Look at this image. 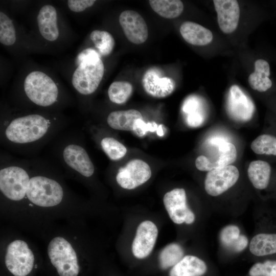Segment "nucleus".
<instances>
[{
	"mask_svg": "<svg viewBox=\"0 0 276 276\" xmlns=\"http://www.w3.org/2000/svg\"><path fill=\"white\" fill-rule=\"evenodd\" d=\"M67 123L60 112L18 109L9 107L1 114V143L19 152L37 150Z\"/></svg>",
	"mask_w": 276,
	"mask_h": 276,
	"instance_id": "1",
	"label": "nucleus"
},
{
	"mask_svg": "<svg viewBox=\"0 0 276 276\" xmlns=\"http://www.w3.org/2000/svg\"><path fill=\"white\" fill-rule=\"evenodd\" d=\"M13 108L60 112L71 98L51 73L32 67L22 75L13 93Z\"/></svg>",
	"mask_w": 276,
	"mask_h": 276,
	"instance_id": "2",
	"label": "nucleus"
},
{
	"mask_svg": "<svg viewBox=\"0 0 276 276\" xmlns=\"http://www.w3.org/2000/svg\"><path fill=\"white\" fill-rule=\"evenodd\" d=\"M52 166L37 159L30 160V179L26 186V199L39 207L50 208L60 204L64 197L61 183L49 172Z\"/></svg>",
	"mask_w": 276,
	"mask_h": 276,
	"instance_id": "3",
	"label": "nucleus"
},
{
	"mask_svg": "<svg viewBox=\"0 0 276 276\" xmlns=\"http://www.w3.org/2000/svg\"><path fill=\"white\" fill-rule=\"evenodd\" d=\"M101 57L96 49L90 47L84 48L76 56L71 83L79 101L81 98L93 94L99 87L105 72Z\"/></svg>",
	"mask_w": 276,
	"mask_h": 276,
	"instance_id": "4",
	"label": "nucleus"
},
{
	"mask_svg": "<svg viewBox=\"0 0 276 276\" xmlns=\"http://www.w3.org/2000/svg\"><path fill=\"white\" fill-rule=\"evenodd\" d=\"M56 154L62 167L68 172L80 178H89L94 175V165L78 139L61 140L56 148Z\"/></svg>",
	"mask_w": 276,
	"mask_h": 276,
	"instance_id": "5",
	"label": "nucleus"
},
{
	"mask_svg": "<svg viewBox=\"0 0 276 276\" xmlns=\"http://www.w3.org/2000/svg\"><path fill=\"white\" fill-rule=\"evenodd\" d=\"M64 29L59 10L51 4L42 5L38 9L35 19V39H36L34 45L37 38H39L36 42L35 47H37L38 40L43 47L59 44L66 36L65 33L66 31Z\"/></svg>",
	"mask_w": 276,
	"mask_h": 276,
	"instance_id": "6",
	"label": "nucleus"
},
{
	"mask_svg": "<svg viewBox=\"0 0 276 276\" xmlns=\"http://www.w3.org/2000/svg\"><path fill=\"white\" fill-rule=\"evenodd\" d=\"M48 254L59 276H77L79 266L76 252L64 238L56 237L50 242Z\"/></svg>",
	"mask_w": 276,
	"mask_h": 276,
	"instance_id": "7",
	"label": "nucleus"
},
{
	"mask_svg": "<svg viewBox=\"0 0 276 276\" xmlns=\"http://www.w3.org/2000/svg\"><path fill=\"white\" fill-rule=\"evenodd\" d=\"M5 262L8 270L14 276H26L33 269L34 256L26 242L16 240L8 245Z\"/></svg>",
	"mask_w": 276,
	"mask_h": 276,
	"instance_id": "8",
	"label": "nucleus"
},
{
	"mask_svg": "<svg viewBox=\"0 0 276 276\" xmlns=\"http://www.w3.org/2000/svg\"><path fill=\"white\" fill-rule=\"evenodd\" d=\"M151 176L149 165L141 159H133L120 168L116 175L118 185L123 189L132 190L143 185Z\"/></svg>",
	"mask_w": 276,
	"mask_h": 276,
	"instance_id": "9",
	"label": "nucleus"
},
{
	"mask_svg": "<svg viewBox=\"0 0 276 276\" xmlns=\"http://www.w3.org/2000/svg\"><path fill=\"white\" fill-rule=\"evenodd\" d=\"M239 175L237 167L231 165L209 171L204 180L205 190L211 196L220 195L236 183Z\"/></svg>",
	"mask_w": 276,
	"mask_h": 276,
	"instance_id": "10",
	"label": "nucleus"
},
{
	"mask_svg": "<svg viewBox=\"0 0 276 276\" xmlns=\"http://www.w3.org/2000/svg\"><path fill=\"white\" fill-rule=\"evenodd\" d=\"M217 151L211 157L200 155L195 160V166L201 171H210L234 163L237 159V150L234 145L227 142H216Z\"/></svg>",
	"mask_w": 276,
	"mask_h": 276,
	"instance_id": "11",
	"label": "nucleus"
},
{
	"mask_svg": "<svg viewBox=\"0 0 276 276\" xmlns=\"http://www.w3.org/2000/svg\"><path fill=\"white\" fill-rule=\"evenodd\" d=\"M227 109L231 117L239 122L250 120L255 111L251 99L237 85H232L229 90Z\"/></svg>",
	"mask_w": 276,
	"mask_h": 276,
	"instance_id": "12",
	"label": "nucleus"
},
{
	"mask_svg": "<svg viewBox=\"0 0 276 276\" xmlns=\"http://www.w3.org/2000/svg\"><path fill=\"white\" fill-rule=\"evenodd\" d=\"M157 235V227L153 222L149 220L141 222L132 244L134 256L140 259L147 257L154 247Z\"/></svg>",
	"mask_w": 276,
	"mask_h": 276,
	"instance_id": "13",
	"label": "nucleus"
},
{
	"mask_svg": "<svg viewBox=\"0 0 276 276\" xmlns=\"http://www.w3.org/2000/svg\"><path fill=\"white\" fill-rule=\"evenodd\" d=\"M119 23L127 38L134 44L145 42L148 30L143 17L133 10H125L119 16Z\"/></svg>",
	"mask_w": 276,
	"mask_h": 276,
	"instance_id": "14",
	"label": "nucleus"
},
{
	"mask_svg": "<svg viewBox=\"0 0 276 276\" xmlns=\"http://www.w3.org/2000/svg\"><path fill=\"white\" fill-rule=\"evenodd\" d=\"M142 84L148 94L157 98L168 96L173 93L175 87L173 80L163 76L162 71L156 67L150 68L145 73Z\"/></svg>",
	"mask_w": 276,
	"mask_h": 276,
	"instance_id": "15",
	"label": "nucleus"
},
{
	"mask_svg": "<svg viewBox=\"0 0 276 276\" xmlns=\"http://www.w3.org/2000/svg\"><path fill=\"white\" fill-rule=\"evenodd\" d=\"M217 14V21L220 30L225 34L234 32L240 18V7L236 0H214Z\"/></svg>",
	"mask_w": 276,
	"mask_h": 276,
	"instance_id": "16",
	"label": "nucleus"
},
{
	"mask_svg": "<svg viewBox=\"0 0 276 276\" xmlns=\"http://www.w3.org/2000/svg\"><path fill=\"white\" fill-rule=\"evenodd\" d=\"M163 202L172 221L177 224L185 222L186 215L190 210L187 204L185 190L176 188L165 194Z\"/></svg>",
	"mask_w": 276,
	"mask_h": 276,
	"instance_id": "17",
	"label": "nucleus"
},
{
	"mask_svg": "<svg viewBox=\"0 0 276 276\" xmlns=\"http://www.w3.org/2000/svg\"><path fill=\"white\" fill-rule=\"evenodd\" d=\"M22 35L14 20L3 10L0 11V43L7 49H16L22 41Z\"/></svg>",
	"mask_w": 276,
	"mask_h": 276,
	"instance_id": "18",
	"label": "nucleus"
},
{
	"mask_svg": "<svg viewBox=\"0 0 276 276\" xmlns=\"http://www.w3.org/2000/svg\"><path fill=\"white\" fill-rule=\"evenodd\" d=\"M179 30L184 40L192 45H205L213 40V34L210 30L194 22H183Z\"/></svg>",
	"mask_w": 276,
	"mask_h": 276,
	"instance_id": "19",
	"label": "nucleus"
},
{
	"mask_svg": "<svg viewBox=\"0 0 276 276\" xmlns=\"http://www.w3.org/2000/svg\"><path fill=\"white\" fill-rule=\"evenodd\" d=\"M255 70L248 77V83L252 89L259 92H266L273 86L270 79V66L264 59H257L255 62Z\"/></svg>",
	"mask_w": 276,
	"mask_h": 276,
	"instance_id": "20",
	"label": "nucleus"
},
{
	"mask_svg": "<svg viewBox=\"0 0 276 276\" xmlns=\"http://www.w3.org/2000/svg\"><path fill=\"white\" fill-rule=\"evenodd\" d=\"M206 270V265L203 260L194 256L187 255L172 267L169 276H202Z\"/></svg>",
	"mask_w": 276,
	"mask_h": 276,
	"instance_id": "21",
	"label": "nucleus"
},
{
	"mask_svg": "<svg viewBox=\"0 0 276 276\" xmlns=\"http://www.w3.org/2000/svg\"><path fill=\"white\" fill-rule=\"evenodd\" d=\"M272 173L271 165L263 160L252 161L247 169L249 180L254 187L259 190H264L268 187Z\"/></svg>",
	"mask_w": 276,
	"mask_h": 276,
	"instance_id": "22",
	"label": "nucleus"
},
{
	"mask_svg": "<svg viewBox=\"0 0 276 276\" xmlns=\"http://www.w3.org/2000/svg\"><path fill=\"white\" fill-rule=\"evenodd\" d=\"M139 119H143V117L137 110H117L108 114L106 122L108 126L113 129L133 131L134 124Z\"/></svg>",
	"mask_w": 276,
	"mask_h": 276,
	"instance_id": "23",
	"label": "nucleus"
},
{
	"mask_svg": "<svg viewBox=\"0 0 276 276\" xmlns=\"http://www.w3.org/2000/svg\"><path fill=\"white\" fill-rule=\"evenodd\" d=\"M220 240L225 248L234 251L240 252L247 246V237L240 234L239 227L235 225H229L224 227L220 233Z\"/></svg>",
	"mask_w": 276,
	"mask_h": 276,
	"instance_id": "24",
	"label": "nucleus"
},
{
	"mask_svg": "<svg viewBox=\"0 0 276 276\" xmlns=\"http://www.w3.org/2000/svg\"><path fill=\"white\" fill-rule=\"evenodd\" d=\"M249 250L255 256H264L276 253V234L261 233L250 241Z\"/></svg>",
	"mask_w": 276,
	"mask_h": 276,
	"instance_id": "25",
	"label": "nucleus"
},
{
	"mask_svg": "<svg viewBox=\"0 0 276 276\" xmlns=\"http://www.w3.org/2000/svg\"><path fill=\"white\" fill-rule=\"evenodd\" d=\"M149 3L155 12L166 18L177 17L183 10V4L179 0H150Z\"/></svg>",
	"mask_w": 276,
	"mask_h": 276,
	"instance_id": "26",
	"label": "nucleus"
},
{
	"mask_svg": "<svg viewBox=\"0 0 276 276\" xmlns=\"http://www.w3.org/2000/svg\"><path fill=\"white\" fill-rule=\"evenodd\" d=\"M89 38L101 56H107L112 52L115 41L108 31L95 30L91 32Z\"/></svg>",
	"mask_w": 276,
	"mask_h": 276,
	"instance_id": "27",
	"label": "nucleus"
},
{
	"mask_svg": "<svg viewBox=\"0 0 276 276\" xmlns=\"http://www.w3.org/2000/svg\"><path fill=\"white\" fill-rule=\"evenodd\" d=\"M184 257L182 247L177 243H171L166 246L159 255V266L162 269L172 267Z\"/></svg>",
	"mask_w": 276,
	"mask_h": 276,
	"instance_id": "28",
	"label": "nucleus"
},
{
	"mask_svg": "<svg viewBox=\"0 0 276 276\" xmlns=\"http://www.w3.org/2000/svg\"><path fill=\"white\" fill-rule=\"evenodd\" d=\"M250 147L256 154L276 156V135L271 133L262 134L252 142Z\"/></svg>",
	"mask_w": 276,
	"mask_h": 276,
	"instance_id": "29",
	"label": "nucleus"
},
{
	"mask_svg": "<svg viewBox=\"0 0 276 276\" xmlns=\"http://www.w3.org/2000/svg\"><path fill=\"white\" fill-rule=\"evenodd\" d=\"M133 91L131 83L124 81L113 82L109 86L107 94L109 100L117 104L126 102L130 98Z\"/></svg>",
	"mask_w": 276,
	"mask_h": 276,
	"instance_id": "30",
	"label": "nucleus"
},
{
	"mask_svg": "<svg viewBox=\"0 0 276 276\" xmlns=\"http://www.w3.org/2000/svg\"><path fill=\"white\" fill-rule=\"evenodd\" d=\"M100 146L109 159L117 160L123 157L127 152L124 145L113 137H103L100 142Z\"/></svg>",
	"mask_w": 276,
	"mask_h": 276,
	"instance_id": "31",
	"label": "nucleus"
},
{
	"mask_svg": "<svg viewBox=\"0 0 276 276\" xmlns=\"http://www.w3.org/2000/svg\"><path fill=\"white\" fill-rule=\"evenodd\" d=\"M250 276H276V261L267 260L254 264L249 271Z\"/></svg>",
	"mask_w": 276,
	"mask_h": 276,
	"instance_id": "32",
	"label": "nucleus"
},
{
	"mask_svg": "<svg viewBox=\"0 0 276 276\" xmlns=\"http://www.w3.org/2000/svg\"><path fill=\"white\" fill-rule=\"evenodd\" d=\"M96 1L94 0H68L67 6L68 9L74 13H81L87 9L92 7Z\"/></svg>",
	"mask_w": 276,
	"mask_h": 276,
	"instance_id": "33",
	"label": "nucleus"
},
{
	"mask_svg": "<svg viewBox=\"0 0 276 276\" xmlns=\"http://www.w3.org/2000/svg\"><path fill=\"white\" fill-rule=\"evenodd\" d=\"M158 126L155 122L146 123L143 119L137 120L134 126L133 131L139 136L142 137L148 131H157Z\"/></svg>",
	"mask_w": 276,
	"mask_h": 276,
	"instance_id": "34",
	"label": "nucleus"
},
{
	"mask_svg": "<svg viewBox=\"0 0 276 276\" xmlns=\"http://www.w3.org/2000/svg\"><path fill=\"white\" fill-rule=\"evenodd\" d=\"M203 121L202 115L198 111L190 113L187 117V124L191 127H197Z\"/></svg>",
	"mask_w": 276,
	"mask_h": 276,
	"instance_id": "35",
	"label": "nucleus"
},
{
	"mask_svg": "<svg viewBox=\"0 0 276 276\" xmlns=\"http://www.w3.org/2000/svg\"><path fill=\"white\" fill-rule=\"evenodd\" d=\"M195 220V215L190 209L186 215L185 223L187 224H192Z\"/></svg>",
	"mask_w": 276,
	"mask_h": 276,
	"instance_id": "36",
	"label": "nucleus"
},
{
	"mask_svg": "<svg viewBox=\"0 0 276 276\" xmlns=\"http://www.w3.org/2000/svg\"><path fill=\"white\" fill-rule=\"evenodd\" d=\"M157 133L159 136H163L164 135L163 129L162 128V125H160L157 128Z\"/></svg>",
	"mask_w": 276,
	"mask_h": 276,
	"instance_id": "37",
	"label": "nucleus"
}]
</instances>
